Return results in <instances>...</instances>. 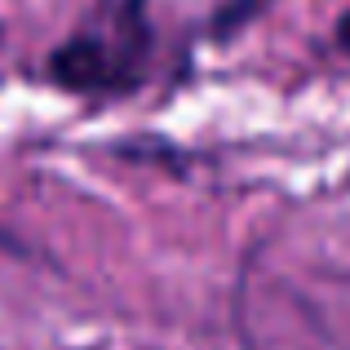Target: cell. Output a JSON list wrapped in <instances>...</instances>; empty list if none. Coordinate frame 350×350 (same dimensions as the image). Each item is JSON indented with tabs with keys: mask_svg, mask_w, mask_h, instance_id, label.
Instances as JSON below:
<instances>
[{
	"mask_svg": "<svg viewBox=\"0 0 350 350\" xmlns=\"http://www.w3.org/2000/svg\"><path fill=\"white\" fill-rule=\"evenodd\" d=\"M151 44L146 0H98L94 18L44 58V76L67 94L116 98L146 80Z\"/></svg>",
	"mask_w": 350,
	"mask_h": 350,
	"instance_id": "obj_1",
	"label": "cell"
},
{
	"mask_svg": "<svg viewBox=\"0 0 350 350\" xmlns=\"http://www.w3.org/2000/svg\"><path fill=\"white\" fill-rule=\"evenodd\" d=\"M266 5H271V0H226V5L208 18V36H213V40H222V44L235 40L248 23H257V18L266 14Z\"/></svg>",
	"mask_w": 350,
	"mask_h": 350,
	"instance_id": "obj_2",
	"label": "cell"
},
{
	"mask_svg": "<svg viewBox=\"0 0 350 350\" xmlns=\"http://www.w3.org/2000/svg\"><path fill=\"white\" fill-rule=\"evenodd\" d=\"M333 40H337V49L342 53H350V9L342 18H337V27H333Z\"/></svg>",
	"mask_w": 350,
	"mask_h": 350,
	"instance_id": "obj_3",
	"label": "cell"
}]
</instances>
